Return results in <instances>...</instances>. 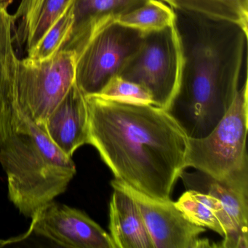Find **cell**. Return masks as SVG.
Here are the masks:
<instances>
[{
	"mask_svg": "<svg viewBox=\"0 0 248 248\" xmlns=\"http://www.w3.org/2000/svg\"><path fill=\"white\" fill-rule=\"evenodd\" d=\"M176 12L226 21L248 33V0H162Z\"/></svg>",
	"mask_w": 248,
	"mask_h": 248,
	"instance_id": "obj_15",
	"label": "cell"
},
{
	"mask_svg": "<svg viewBox=\"0 0 248 248\" xmlns=\"http://www.w3.org/2000/svg\"><path fill=\"white\" fill-rule=\"evenodd\" d=\"M149 0H72V24L59 51L78 56L99 27L143 6Z\"/></svg>",
	"mask_w": 248,
	"mask_h": 248,
	"instance_id": "obj_10",
	"label": "cell"
},
{
	"mask_svg": "<svg viewBox=\"0 0 248 248\" xmlns=\"http://www.w3.org/2000/svg\"><path fill=\"white\" fill-rule=\"evenodd\" d=\"M184 54L176 21L170 27L145 34L141 47L119 76L144 88L154 105L169 110L178 93Z\"/></svg>",
	"mask_w": 248,
	"mask_h": 248,
	"instance_id": "obj_5",
	"label": "cell"
},
{
	"mask_svg": "<svg viewBox=\"0 0 248 248\" xmlns=\"http://www.w3.org/2000/svg\"><path fill=\"white\" fill-rule=\"evenodd\" d=\"M44 127L53 143L71 157L79 147L88 144V108L86 96L75 82L49 114Z\"/></svg>",
	"mask_w": 248,
	"mask_h": 248,
	"instance_id": "obj_11",
	"label": "cell"
},
{
	"mask_svg": "<svg viewBox=\"0 0 248 248\" xmlns=\"http://www.w3.org/2000/svg\"><path fill=\"white\" fill-rule=\"evenodd\" d=\"M109 229L116 248H154L136 202L118 189H114L110 201Z\"/></svg>",
	"mask_w": 248,
	"mask_h": 248,
	"instance_id": "obj_13",
	"label": "cell"
},
{
	"mask_svg": "<svg viewBox=\"0 0 248 248\" xmlns=\"http://www.w3.org/2000/svg\"><path fill=\"white\" fill-rule=\"evenodd\" d=\"M181 178L187 190H196L218 199L241 236L248 240V194L218 182L200 171L190 174L184 171Z\"/></svg>",
	"mask_w": 248,
	"mask_h": 248,
	"instance_id": "obj_14",
	"label": "cell"
},
{
	"mask_svg": "<svg viewBox=\"0 0 248 248\" xmlns=\"http://www.w3.org/2000/svg\"><path fill=\"white\" fill-rule=\"evenodd\" d=\"M31 232L65 248H116L110 234L81 210L54 200L32 217Z\"/></svg>",
	"mask_w": 248,
	"mask_h": 248,
	"instance_id": "obj_9",
	"label": "cell"
},
{
	"mask_svg": "<svg viewBox=\"0 0 248 248\" xmlns=\"http://www.w3.org/2000/svg\"><path fill=\"white\" fill-rule=\"evenodd\" d=\"M72 24V7L70 5L56 24L46 33L39 44L27 54V57L42 61L54 56L66 40Z\"/></svg>",
	"mask_w": 248,
	"mask_h": 248,
	"instance_id": "obj_18",
	"label": "cell"
},
{
	"mask_svg": "<svg viewBox=\"0 0 248 248\" xmlns=\"http://www.w3.org/2000/svg\"><path fill=\"white\" fill-rule=\"evenodd\" d=\"M76 59L74 52L58 51L46 60H18L16 99L37 124L44 127L49 114L75 83Z\"/></svg>",
	"mask_w": 248,
	"mask_h": 248,
	"instance_id": "obj_7",
	"label": "cell"
},
{
	"mask_svg": "<svg viewBox=\"0 0 248 248\" xmlns=\"http://www.w3.org/2000/svg\"><path fill=\"white\" fill-rule=\"evenodd\" d=\"M13 2H14V0H0V5L7 8L13 3Z\"/></svg>",
	"mask_w": 248,
	"mask_h": 248,
	"instance_id": "obj_20",
	"label": "cell"
},
{
	"mask_svg": "<svg viewBox=\"0 0 248 248\" xmlns=\"http://www.w3.org/2000/svg\"><path fill=\"white\" fill-rule=\"evenodd\" d=\"M175 13L184 62L168 111L189 137L203 138L223 118L239 91L248 33L232 23Z\"/></svg>",
	"mask_w": 248,
	"mask_h": 248,
	"instance_id": "obj_2",
	"label": "cell"
},
{
	"mask_svg": "<svg viewBox=\"0 0 248 248\" xmlns=\"http://www.w3.org/2000/svg\"><path fill=\"white\" fill-rule=\"evenodd\" d=\"M145 33L117 21L101 26L77 56L75 83L85 96L98 95L141 47Z\"/></svg>",
	"mask_w": 248,
	"mask_h": 248,
	"instance_id": "obj_6",
	"label": "cell"
},
{
	"mask_svg": "<svg viewBox=\"0 0 248 248\" xmlns=\"http://www.w3.org/2000/svg\"><path fill=\"white\" fill-rule=\"evenodd\" d=\"M0 163L10 200L31 218L65 192L77 172L72 157L19 107L15 91L5 96L0 108Z\"/></svg>",
	"mask_w": 248,
	"mask_h": 248,
	"instance_id": "obj_3",
	"label": "cell"
},
{
	"mask_svg": "<svg viewBox=\"0 0 248 248\" xmlns=\"http://www.w3.org/2000/svg\"><path fill=\"white\" fill-rule=\"evenodd\" d=\"M88 144L115 179L158 200H169L185 170L188 138L170 112L153 104L86 96Z\"/></svg>",
	"mask_w": 248,
	"mask_h": 248,
	"instance_id": "obj_1",
	"label": "cell"
},
{
	"mask_svg": "<svg viewBox=\"0 0 248 248\" xmlns=\"http://www.w3.org/2000/svg\"><path fill=\"white\" fill-rule=\"evenodd\" d=\"M14 44L12 16L0 5V108L5 96L15 90L19 59Z\"/></svg>",
	"mask_w": 248,
	"mask_h": 248,
	"instance_id": "obj_16",
	"label": "cell"
},
{
	"mask_svg": "<svg viewBox=\"0 0 248 248\" xmlns=\"http://www.w3.org/2000/svg\"><path fill=\"white\" fill-rule=\"evenodd\" d=\"M174 204L191 223L220 235L223 238L220 248H248V240L241 236L223 204L214 196L187 190Z\"/></svg>",
	"mask_w": 248,
	"mask_h": 248,
	"instance_id": "obj_12",
	"label": "cell"
},
{
	"mask_svg": "<svg viewBox=\"0 0 248 248\" xmlns=\"http://www.w3.org/2000/svg\"><path fill=\"white\" fill-rule=\"evenodd\" d=\"M115 21L146 34L175 24L176 13L162 1L149 0L143 6L119 17Z\"/></svg>",
	"mask_w": 248,
	"mask_h": 248,
	"instance_id": "obj_17",
	"label": "cell"
},
{
	"mask_svg": "<svg viewBox=\"0 0 248 248\" xmlns=\"http://www.w3.org/2000/svg\"><path fill=\"white\" fill-rule=\"evenodd\" d=\"M118 189L134 200L140 210L154 248H202L216 247L201 239L206 229L194 224L169 200H158L135 189L123 181H111Z\"/></svg>",
	"mask_w": 248,
	"mask_h": 248,
	"instance_id": "obj_8",
	"label": "cell"
},
{
	"mask_svg": "<svg viewBox=\"0 0 248 248\" xmlns=\"http://www.w3.org/2000/svg\"><path fill=\"white\" fill-rule=\"evenodd\" d=\"M98 95L127 104L154 105L152 95L144 88L119 75L114 77Z\"/></svg>",
	"mask_w": 248,
	"mask_h": 248,
	"instance_id": "obj_19",
	"label": "cell"
},
{
	"mask_svg": "<svg viewBox=\"0 0 248 248\" xmlns=\"http://www.w3.org/2000/svg\"><path fill=\"white\" fill-rule=\"evenodd\" d=\"M248 81L217 125L203 138H188L186 166L248 194Z\"/></svg>",
	"mask_w": 248,
	"mask_h": 248,
	"instance_id": "obj_4",
	"label": "cell"
}]
</instances>
